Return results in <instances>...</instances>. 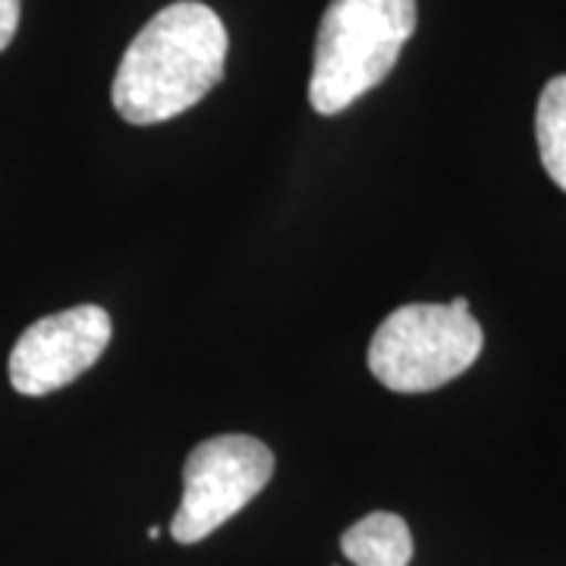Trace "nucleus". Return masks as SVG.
I'll return each mask as SVG.
<instances>
[{
	"label": "nucleus",
	"mask_w": 566,
	"mask_h": 566,
	"mask_svg": "<svg viewBox=\"0 0 566 566\" xmlns=\"http://www.w3.org/2000/svg\"><path fill=\"white\" fill-rule=\"evenodd\" d=\"M114 324L102 305H76L25 327L10 353V385L22 397H44L73 385L104 356Z\"/></svg>",
	"instance_id": "5"
},
{
	"label": "nucleus",
	"mask_w": 566,
	"mask_h": 566,
	"mask_svg": "<svg viewBox=\"0 0 566 566\" xmlns=\"http://www.w3.org/2000/svg\"><path fill=\"white\" fill-rule=\"evenodd\" d=\"M485 334L463 296L400 305L378 324L368 346L371 375L394 394H428L460 378L482 356Z\"/></svg>",
	"instance_id": "3"
},
{
	"label": "nucleus",
	"mask_w": 566,
	"mask_h": 566,
	"mask_svg": "<svg viewBox=\"0 0 566 566\" xmlns=\"http://www.w3.org/2000/svg\"><path fill=\"white\" fill-rule=\"evenodd\" d=\"M340 551L353 566H409L416 545L403 516L378 510L346 528Z\"/></svg>",
	"instance_id": "6"
},
{
	"label": "nucleus",
	"mask_w": 566,
	"mask_h": 566,
	"mask_svg": "<svg viewBox=\"0 0 566 566\" xmlns=\"http://www.w3.org/2000/svg\"><path fill=\"white\" fill-rule=\"evenodd\" d=\"M416 32V0H331L322 17L308 102L331 117L390 76Z\"/></svg>",
	"instance_id": "2"
},
{
	"label": "nucleus",
	"mask_w": 566,
	"mask_h": 566,
	"mask_svg": "<svg viewBox=\"0 0 566 566\" xmlns=\"http://www.w3.org/2000/svg\"><path fill=\"white\" fill-rule=\"evenodd\" d=\"M274 475L271 447L249 434H218L189 453L182 465V501L170 535L180 545H199L255 501Z\"/></svg>",
	"instance_id": "4"
},
{
	"label": "nucleus",
	"mask_w": 566,
	"mask_h": 566,
	"mask_svg": "<svg viewBox=\"0 0 566 566\" xmlns=\"http://www.w3.org/2000/svg\"><path fill=\"white\" fill-rule=\"evenodd\" d=\"M148 538H151V542H155V538H161V528H158V526L148 528Z\"/></svg>",
	"instance_id": "9"
},
{
	"label": "nucleus",
	"mask_w": 566,
	"mask_h": 566,
	"mask_svg": "<svg viewBox=\"0 0 566 566\" xmlns=\"http://www.w3.org/2000/svg\"><path fill=\"white\" fill-rule=\"evenodd\" d=\"M227 29L199 0L164 7L145 22L114 76V107L133 126L180 117L223 80Z\"/></svg>",
	"instance_id": "1"
},
{
	"label": "nucleus",
	"mask_w": 566,
	"mask_h": 566,
	"mask_svg": "<svg viewBox=\"0 0 566 566\" xmlns=\"http://www.w3.org/2000/svg\"><path fill=\"white\" fill-rule=\"evenodd\" d=\"M20 10H22V0H0V51H7V48H10V41H13V35H17Z\"/></svg>",
	"instance_id": "8"
},
{
	"label": "nucleus",
	"mask_w": 566,
	"mask_h": 566,
	"mask_svg": "<svg viewBox=\"0 0 566 566\" xmlns=\"http://www.w3.org/2000/svg\"><path fill=\"white\" fill-rule=\"evenodd\" d=\"M535 136L547 177L566 192V73L547 82L538 98Z\"/></svg>",
	"instance_id": "7"
}]
</instances>
